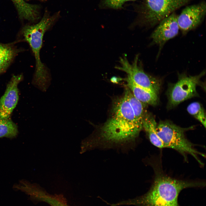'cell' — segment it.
<instances>
[{"instance_id": "obj_9", "label": "cell", "mask_w": 206, "mask_h": 206, "mask_svg": "<svg viewBox=\"0 0 206 206\" xmlns=\"http://www.w3.org/2000/svg\"><path fill=\"white\" fill-rule=\"evenodd\" d=\"M178 15L175 12L161 20L150 36L152 43L159 46L160 49L170 39L177 35L179 29Z\"/></svg>"}, {"instance_id": "obj_6", "label": "cell", "mask_w": 206, "mask_h": 206, "mask_svg": "<svg viewBox=\"0 0 206 206\" xmlns=\"http://www.w3.org/2000/svg\"><path fill=\"white\" fill-rule=\"evenodd\" d=\"M138 58L139 55L137 54L130 63L126 56L124 55L120 58V65L116 66L115 68L125 72L127 76L137 85L158 94L160 89L159 80L145 72Z\"/></svg>"}, {"instance_id": "obj_12", "label": "cell", "mask_w": 206, "mask_h": 206, "mask_svg": "<svg viewBox=\"0 0 206 206\" xmlns=\"http://www.w3.org/2000/svg\"><path fill=\"white\" fill-rule=\"evenodd\" d=\"M23 50L18 48L14 42L0 43V75L6 71L16 56Z\"/></svg>"}, {"instance_id": "obj_15", "label": "cell", "mask_w": 206, "mask_h": 206, "mask_svg": "<svg viewBox=\"0 0 206 206\" xmlns=\"http://www.w3.org/2000/svg\"><path fill=\"white\" fill-rule=\"evenodd\" d=\"M124 95L126 97L132 109L137 122L142 126L145 113L143 104L134 97L129 88L126 89Z\"/></svg>"}, {"instance_id": "obj_3", "label": "cell", "mask_w": 206, "mask_h": 206, "mask_svg": "<svg viewBox=\"0 0 206 206\" xmlns=\"http://www.w3.org/2000/svg\"><path fill=\"white\" fill-rule=\"evenodd\" d=\"M57 17V15L50 16L45 13L39 23L26 25L20 32L21 40L29 44L35 57V70L33 80L35 83H43L49 78L47 69L41 60L40 51L44 34L53 25Z\"/></svg>"}, {"instance_id": "obj_17", "label": "cell", "mask_w": 206, "mask_h": 206, "mask_svg": "<svg viewBox=\"0 0 206 206\" xmlns=\"http://www.w3.org/2000/svg\"><path fill=\"white\" fill-rule=\"evenodd\" d=\"M188 112L200 122L205 128L206 115L204 108L201 104L197 102L191 103L188 106Z\"/></svg>"}, {"instance_id": "obj_19", "label": "cell", "mask_w": 206, "mask_h": 206, "mask_svg": "<svg viewBox=\"0 0 206 206\" xmlns=\"http://www.w3.org/2000/svg\"><path fill=\"white\" fill-rule=\"evenodd\" d=\"M121 79L116 77H112L111 79V81L113 83H115L118 82V81L121 80Z\"/></svg>"}, {"instance_id": "obj_1", "label": "cell", "mask_w": 206, "mask_h": 206, "mask_svg": "<svg viewBox=\"0 0 206 206\" xmlns=\"http://www.w3.org/2000/svg\"><path fill=\"white\" fill-rule=\"evenodd\" d=\"M112 112L97 136L90 140L92 148L121 147L133 144L143 129L137 122L124 95L115 102Z\"/></svg>"}, {"instance_id": "obj_2", "label": "cell", "mask_w": 206, "mask_h": 206, "mask_svg": "<svg viewBox=\"0 0 206 206\" xmlns=\"http://www.w3.org/2000/svg\"><path fill=\"white\" fill-rule=\"evenodd\" d=\"M152 163L154 177L148 191L139 197L117 203L116 206H180L178 197L183 190L189 188L203 187L205 185L203 181L173 178L163 171L160 160Z\"/></svg>"}, {"instance_id": "obj_18", "label": "cell", "mask_w": 206, "mask_h": 206, "mask_svg": "<svg viewBox=\"0 0 206 206\" xmlns=\"http://www.w3.org/2000/svg\"><path fill=\"white\" fill-rule=\"evenodd\" d=\"M133 0H101L102 7L113 9H119L122 7L126 2Z\"/></svg>"}, {"instance_id": "obj_7", "label": "cell", "mask_w": 206, "mask_h": 206, "mask_svg": "<svg viewBox=\"0 0 206 206\" xmlns=\"http://www.w3.org/2000/svg\"><path fill=\"white\" fill-rule=\"evenodd\" d=\"M203 71L194 76L183 75L170 87L168 93L169 104L174 107L188 99L197 96L196 87L205 74Z\"/></svg>"}, {"instance_id": "obj_5", "label": "cell", "mask_w": 206, "mask_h": 206, "mask_svg": "<svg viewBox=\"0 0 206 206\" xmlns=\"http://www.w3.org/2000/svg\"><path fill=\"white\" fill-rule=\"evenodd\" d=\"M192 0H142L138 5V23L151 27Z\"/></svg>"}, {"instance_id": "obj_13", "label": "cell", "mask_w": 206, "mask_h": 206, "mask_svg": "<svg viewBox=\"0 0 206 206\" xmlns=\"http://www.w3.org/2000/svg\"><path fill=\"white\" fill-rule=\"evenodd\" d=\"M17 11L20 19L34 21L39 17V6L29 4L24 0H11Z\"/></svg>"}, {"instance_id": "obj_4", "label": "cell", "mask_w": 206, "mask_h": 206, "mask_svg": "<svg viewBox=\"0 0 206 206\" xmlns=\"http://www.w3.org/2000/svg\"><path fill=\"white\" fill-rule=\"evenodd\" d=\"M192 128L193 127L183 128L168 121H161L157 125V131L165 148L178 151L185 161H187V155H190L202 166L203 163L199 156L204 157L205 155L195 148L194 144L188 140L185 135L186 131Z\"/></svg>"}, {"instance_id": "obj_10", "label": "cell", "mask_w": 206, "mask_h": 206, "mask_svg": "<svg viewBox=\"0 0 206 206\" xmlns=\"http://www.w3.org/2000/svg\"><path fill=\"white\" fill-rule=\"evenodd\" d=\"M22 74L13 75L7 84L4 94L0 99V119L10 118L19 100L18 86L22 80Z\"/></svg>"}, {"instance_id": "obj_14", "label": "cell", "mask_w": 206, "mask_h": 206, "mask_svg": "<svg viewBox=\"0 0 206 206\" xmlns=\"http://www.w3.org/2000/svg\"><path fill=\"white\" fill-rule=\"evenodd\" d=\"M157 124L151 114L145 112L143 119L142 127L152 144L160 148L165 146L158 136L157 131Z\"/></svg>"}, {"instance_id": "obj_11", "label": "cell", "mask_w": 206, "mask_h": 206, "mask_svg": "<svg viewBox=\"0 0 206 206\" xmlns=\"http://www.w3.org/2000/svg\"><path fill=\"white\" fill-rule=\"evenodd\" d=\"M124 80L133 95L142 103L151 105L157 104L158 101V94L138 86L127 76Z\"/></svg>"}, {"instance_id": "obj_16", "label": "cell", "mask_w": 206, "mask_h": 206, "mask_svg": "<svg viewBox=\"0 0 206 206\" xmlns=\"http://www.w3.org/2000/svg\"><path fill=\"white\" fill-rule=\"evenodd\" d=\"M18 133L17 125L10 118L0 119V138L12 139L16 137Z\"/></svg>"}, {"instance_id": "obj_8", "label": "cell", "mask_w": 206, "mask_h": 206, "mask_svg": "<svg viewBox=\"0 0 206 206\" xmlns=\"http://www.w3.org/2000/svg\"><path fill=\"white\" fill-rule=\"evenodd\" d=\"M206 13V2L204 0L186 6L178 15L179 29L185 34L195 29L203 21Z\"/></svg>"}]
</instances>
